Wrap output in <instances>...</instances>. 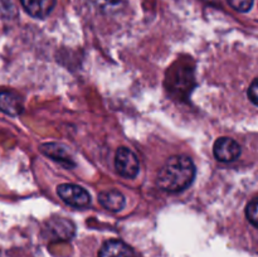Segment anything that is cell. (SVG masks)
<instances>
[{
  "mask_svg": "<svg viewBox=\"0 0 258 257\" xmlns=\"http://www.w3.org/2000/svg\"><path fill=\"white\" fill-rule=\"evenodd\" d=\"M24 110L22 98L13 92H0V111L7 115L19 116Z\"/></svg>",
  "mask_w": 258,
  "mask_h": 257,
  "instance_id": "cell-6",
  "label": "cell"
},
{
  "mask_svg": "<svg viewBox=\"0 0 258 257\" xmlns=\"http://www.w3.org/2000/svg\"><path fill=\"white\" fill-rule=\"evenodd\" d=\"M228 3L234 10H237V12L247 13L251 10L254 0H228Z\"/></svg>",
  "mask_w": 258,
  "mask_h": 257,
  "instance_id": "cell-13",
  "label": "cell"
},
{
  "mask_svg": "<svg viewBox=\"0 0 258 257\" xmlns=\"http://www.w3.org/2000/svg\"><path fill=\"white\" fill-rule=\"evenodd\" d=\"M67 149L68 148H66V146L60 145V144H57V143H45L40 146V150H42L45 155L52 158L53 160L60 161V163H63L67 166L68 165L73 166L75 165V163L71 160V156L68 155Z\"/></svg>",
  "mask_w": 258,
  "mask_h": 257,
  "instance_id": "cell-9",
  "label": "cell"
},
{
  "mask_svg": "<svg viewBox=\"0 0 258 257\" xmlns=\"http://www.w3.org/2000/svg\"><path fill=\"white\" fill-rule=\"evenodd\" d=\"M25 12L33 18L43 19L50 14L55 7V0H20Z\"/></svg>",
  "mask_w": 258,
  "mask_h": 257,
  "instance_id": "cell-5",
  "label": "cell"
},
{
  "mask_svg": "<svg viewBox=\"0 0 258 257\" xmlns=\"http://www.w3.org/2000/svg\"><path fill=\"white\" fill-rule=\"evenodd\" d=\"M213 154L222 163L233 161L241 155V146L231 138H221L214 143Z\"/></svg>",
  "mask_w": 258,
  "mask_h": 257,
  "instance_id": "cell-4",
  "label": "cell"
},
{
  "mask_svg": "<svg viewBox=\"0 0 258 257\" xmlns=\"http://www.w3.org/2000/svg\"><path fill=\"white\" fill-rule=\"evenodd\" d=\"M257 212H258V199L253 198L251 203H248L246 208V216L247 219L252 223L253 227H258V219H257Z\"/></svg>",
  "mask_w": 258,
  "mask_h": 257,
  "instance_id": "cell-12",
  "label": "cell"
},
{
  "mask_svg": "<svg viewBox=\"0 0 258 257\" xmlns=\"http://www.w3.org/2000/svg\"><path fill=\"white\" fill-rule=\"evenodd\" d=\"M98 201H100L101 206L105 207L106 209L111 212H120L126 204L125 197L118 190L102 191L98 196Z\"/></svg>",
  "mask_w": 258,
  "mask_h": 257,
  "instance_id": "cell-8",
  "label": "cell"
},
{
  "mask_svg": "<svg viewBox=\"0 0 258 257\" xmlns=\"http://www.w3.org/2000/svg\"><path fill=\"white\" fill-rule=\"evenodd\" d=\"M57 193L64 203L75 208H85L91 203L88 191L76 184H60L57 188Z\"/></svg>",
  "mask_w": 258,
  "mask_h": 257,
  "instance_id": "cell-2",
  "label": "cell"
},
{
  "mask_svg": "<svg viewBox=\"0 0 258 257\" xmlns=\"http://www.w3.org/2000/svg\"><path fill=\"white\" fill-rule=\"evenodd\" d=\"M100 257H135L134 251L121 241H107L100 251Z\"/></svg>",
  "mask_w": 258,
  "mask_h": 257,
  "instance_id": "cell-7",
  "label": "cell"
},
{
  "mask_svg": "<svg viewBox=\"0 0 258 257\" xmlns=\"http://www.w3.org/2000/svg\"><path fill=\"white\" fill-rule=\"evenodd\" d=\"M247 95H248V98L252 101L253 105H258V80H253V82L249 86Z\"/></svg>",
  "mask_w": 258,
  "mask_h": 257,
  "instance_id": "cell-14",
  "label": "cell"
},
{
  "mask_svg": "<svg viewBox=\"0 0 258 257\" xmlns=\"http://www.w3.org/2000/svg\"><path fill=\"white\" fill-rule=\"evenodd\" d=\"M127 0H90L91 4L105 14H112L117 13L126 5Z\"/></svg>",
  "mask_w": 258,
  "mask_h": 257,
  "instance_id": "cell-11",
  "label": "cell"
},
{
  "mask_svg": "<svg viewBox=\"0 0 258 257\" xmlns=\"http://www.w3.org/2000/svg\"><path fill=\"white\" fill-rule=\"evenodd\" d=\"M115 169L123 178H135L139 173L138 156L127 148L117 149L115 155Z\"/></svg>",
  "mask_w": 258,
  "mask_h": 257,
  "instance_id": "cell-3",
  "label": "cell"
},
{
  "mask_svg": "<svg viewBox=\"0 0 258 257\" xmlns=\"http://www.w3.org/2000/svg\"><path fill=\"white\" fill-rule=\"evenodd\" d=\"M47 227L48 229L52 232L53 236L57 237V238L70 239L72 238L73 234H75V226H73V223L70 219H52V221L48 222Z\"/></svg>",
  "mask_w": 258,
  "mask_h": 257,
  "instance_id": "cell-10",
  "label": "cell"
},
{
  "mask_svg": "<svg viewBox=\"0 0 258 257\" xmlns=\"http://www.w3.org/2000/svg\"><path fill=\"white\" fill-rule=\"evenodd\" d=\"M196 178V165L185 155H174L165 161L158 173L156 184L170 193L181 191L190 186Z\"/></svg>",
  "mask_w": 258,
  "mask_h": 257,
  "instance_id": "cell-1",
  "label": "cell"
}]
</instances>
